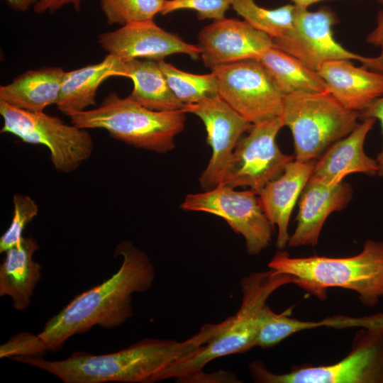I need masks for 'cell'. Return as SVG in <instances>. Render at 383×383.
Here are the masks:
<instances>
[{
	"mask_svg": "<svg viewBox=\"0 0 383 383\" xmlns=\"http://www.w3.org/2000/svg\"><path fill=\"white\" fill-rule=\"evenodd\" d=\"M115 256L123 258L118 270L110 278L74 297L45 323L38 334L21 333L0 347V357L43 356L59 350L76 334L94 326L113 328L133 315L132 296L152 287L155 270L148 255L130 241L118 243Z\"/></svg>",
	"mask_w": 383,
	"mask_h": 383,
	"instance_id": "obj_1",
	"label": "cell"
},
{
	"mask_svg": "<svg viewBox=\"0 0 383 383\" xmlns=\"http://www.w3.org/2000/svg\"><path fill=\"white\" fill-rule=\"evenodd\" d=\"M223 326L205 324L191 338H145L119 351L93 355L84 351L61 360H48L43 356H18L13 360L45 370L65 383H152L160 373L177 360L205 345Z\"/></svg>",
	"mask_w": 383,
	"mask_h": 383,
	"instance_id": "obj_2",
	"label": "cell"
},
{
	"mask_svg": "<svg viewBox=\"0 0 383 383\" xmlns=\"http://www.w3.org/2000/svg\"><path fill=\"white\" fill-rule=\"evenodd\" d=\"M268 266L292 275L296 285L321 300L329 287L355 291L360 302L370 308L383 299V241L368 240L359 254L348 257H292L279 250Z\"/></svg>",
	"mask_w": 383,
	"mask_h": 383,
	"instance_id": "obj_3",
	"label": "cell"
},
{
	"mask_svg": "<svg viewBox=\"0 0 383 383\" xmlns=\"http://www.w3.org/2000/svg\"><path fill=\"white\" fill-rule=\"evenodd\" d=\"M296 283L292 275L273 269L251 272L243 277L242 301L236 313L226 318L223 327L205 345L165 369L158 381L172 378L179 380L202 371L216 358L245 353L255 347L267 299L279 287Z\"/></svg>",
	"mask_w": 383,
	"mask_h": 383,
	"instance_id": "obj_4",
	"label": "cell"
},
{
	"mask_svg": "<svg viewBox=\"0 0 383 383\" xmlns=\"http://www.w3.org/2000/svg\"><path fill=\"white\" fill-rule=\"evenodd\" d=\"M184 110L155 111L131 95L121 98L111 91L99 106L68 116L70 123L84 129L107 131L115 139L133 147L167 153L175 146V138L184 128Z\"/></svg>",
	"mask_w": 383,
	"mask_h": 383,
	"instance_id": "obj_5",
	"label": "cell"
},
{
	"mask_svg": "<svg viewBox=\"0 0 383 383\" xmlns=\"http://www.w3.org/2000/svg\"><path fill=\"white\" fill-rule=\"evenodd\" d=\"M290 129L294 160H317L334 143L357 126L360 113L344 107L328 91L284 96L279 116Z\"/></svg>",
	"mask_w": 383,
	"mask_h": 383,
	"instance_id": "obj_6",
	"label": "cell"
},
{
	"mask_svg": "<svg viewBox=\"0 0 383 383\" xmlns=\"http://www.w3.org/2000/svg\"><path fill=\"white\" fill-rule=\"evenodd\" d=\"M252 380L260 383H383V326L362 328L350 352L328 365H304L275 374L260 360L249 365Z\"/></svg>",
	"mask_w": 383,
	"mask_h": 383,
	"instance_id": "obj_7",
	"label": "cell"
},
{
	"mask_svg": "<svg viewBox=\"0 0 383 383\" xmlns=\"http://www.w3.org/2000/svg\"><path fill=\"white\" fill-rule=\"evenodd\" d=\"M0 114L4 121L1 133L47 147L55 169L60 172L76 170L93 152L94 142L87 129L67 124L57 116L17 109L2 101Z\"/></svg>",
	"mask_w": 383,
	"mask_h": 383,
	"instance_id": "obj_8",
	"label": "cell"
},
{
	"mask_svg": "<svg viewBox=\"0 0 383 383\" xmlns=\"http://www.w3.org/2000/svg\"><path fill=\"white\" fill-rule=\"evenodd\" d=\"M338 22L336 14L328 6L310 11L308 8L296 6L292 28L284 35L272 38L273 45L315 71L325 62L348 60H357L370 70L383 72L382 54L362 56L348 50L335 40L332 27Z\"/></svg>",
	"mask_w": 383,
	"mask_h": 383,
	"instance_id": "obj_9",
	"label": "cell"
},
{
	"mask_svg": "<svg viewBox=\"0 0 383 383\" xmlns=\"http://www.w3.org/2000/svg\"><path fill=\"white\" fill-rule=\"evenodd\" d=\"M223 184L199 193L188 194L181 209L206 212L223 218L245 239L247 252L257 255L270 243L272 225L259 196L252 189L237 191Z\"/></svg>",
	"mask_w": 383,
	"mask_h": 383,
	"instance_id": "obj_10",
	"label": "cell"
},
{
	"mask_svg": "<svg viewBox=\"0 0 383 383\" xmlns=\"http://www.w3.org/2000/svg\"><path fill=\"white\" fill-rule=\"evenodd\" d=\"M284 126L279 116L253 124L249 134L237 143L220 184L249 187L257 192L279 177L294 155L283 153L276 143Z\"/></svg>",
	"mask_w": 383,
	"mask_h": 383,
	"instance_id": "obj_11",
	"label": "cell"
},
{
	"mask_svg": "<svg viewBox=\"0 0 383 383\" xmlns=\"http://www.w3.org/2000/svg\"><path fill=\"white\" fill-rule=\"evenodd\" d=\"M211 71L219 96L252 124L280 116L284 95L256 59L219 65Z\"/></svg>",
	"mask_w": 383,
	"mask_h": 383,
	"instance_id": "obj_12",
	"label": "cell"
},
{
	"mask_svg": "<svg viewBox=\"0 0 383 383\" xmlns=\"http://www.w3.org/2000/svg\"><path fill=\"white\" fill-rule=\"evenodd\" d=\"M198 116L204 123L211 156L199 179L201 188L218 186L233 150L243 133L252 125L243 118L219 95L186 105L183 109Z\"/></svg>",
	"mask_w": 383,
	"mask_h": 383,
	"instance_id": "obj_13",
	"label": "cell"
},
{
	"mask_svg": "<svg viewBox=\"0 0 383 383\" xmlns=\"http://www.w3.org/2000/svg\"><path fill=\"white\" fill-rule=\"evenodd\" d=\"M98 43L108 54L123 61L143 59L161 61L171 55L185 54L197 60V45L188 43L175 33L158 26L153 20L129 23L113 30L101 33Z\"/></svg>",
	"mask_w": 383,
	"mask_h": 383,
	"instance_id": "obj_14",
	"label": "cell"
},
{
	"mask_svg": "<svg viewBox=\"0 0 383 383\" xmlns=\"http://www.w3.org/2000/svg\"><path fill=\"white\" fill-rule=\"evenodd\" d=\"M204 65L215 67L248 59H257L274 46L272 38L245 20L224 18L213 21L198 34Z\"/></svg>",
	"mask_w": 383,
	"mask_h": 383,
	"instance_id": "obj_15",
	"label": "cell"
},
{
	"mask_svg": "<svg viewBox=\"0 0 383 383\" xmlns=\"http://www.w3.org/2000/svg\"><path fill=\"white\" fill-rule=\"evenodd\" d=\"M352 193L348 183L329 184L311 176L301 194L297 224L289 238V246L316 245L328 216L343 209L350 201Z\"/></svg>",
	"mask_w": 383,
	"mask_h": 383,
	"instance_id": "obj_16",
	"label": "cell"
},
{
	"mask_svg": "<svg viewBox=\"0 0 383 383\" xmlns=\"http://www.w3.org/2000/svg\"><path fill=\"white\" fill-rule=\"evenodd\" d=\"M316 160H293L283 173L258 192L261 205L271 224L277 226L276 246L282 250L288 244V227L293 208L311 177Z\"/></svg>",
	"mask_w": 383,
	"mask_h": 383,
	"instance_id": "obj_17",
	"label": "cell"
},
{
	"mask_svg": "<svg viewBox=\"0 0 383 383\" xmlns=\"http://www.w3.org/2000/svg\"><path fill=\"white\" fill-rule=\"evenodd\" d=\"M317 72L327 91L350 110L360 113L383 96V72L356 67L350 60L325 62Z\"/></svg>",
	"mask_w": 383,
	"mask_h": 383,
	"instance_id": "obj_18",
	"label": "cell"
},
{
	"mask_svg": "<svg viewBox=\"0 0 383 383\" xmlns=\"http://www.w3.org/2000/svg\"><path fill=\"white\" fill-rule=\"evenodd\" d=\"M376 119L367 118L345 138L331 145L316 161L311 177L329 184H336L352 173L377 174L378 165L366 155L364 143Z\"/></svg>",
	"mask_w": 383,
	"mask_h": 383,
	"instance_id": "obj_19",
	"label": "cell"
},
{
	"mask_svg": "<svg viewBox=\"0 0 383 383\" xmlns=\"http://www.w3.org/2000/svg\"><path fill=\"white\" fill-rule=\"evenodd\" d=\"M123 60L108 54L100 62L65 72L57 109L68 116L96 106L99 86L109 77H123Z\"/></svg>",
	"mask_w": 383,
	"mask_h": 383,
	"instance_id": "obj_20",
	"label": "cell"
},
{
	"mask_svg": "<svg viewBox=\"0 0 383 383\" xmlns=\"http://www.w3.org/2000/svg\"><path fill=\"white\" fill-rule=\"evenodd\" d=\"M38 247L32 237H23L6 252L0 266V296L11 297L16 310L23 311L30 305L41 277V266L33 260Z\"/></svg>",
	"mask_w": 383,
	"mask_h": 383,
	"instance_id": "obj_21",
	"label": "cell"
},
{
	"mask_svg": "<svg viewBox=\"0 0 383 383\" xmlns=\"http://www.w3.org/2000/svg\"><path fill=\"white\" fill-rule=\"evenodd\" d=\"M65 71L60 67H43L26 71L0 87V101L30 112H43L57 104Z\"/></svg>",
	"mask_w": 383,
	"mask_h": 383,
	"instance_id": "obj_22",
	"label": "cell"
},
{
	"mask_svg": "<svg viewBox=\"0 0 383 383\" xmlns=\"http://www.w3.org/2000/svg\"><path fill=\"white\" fill-rule=\"evenodd\" d=\"M290 311L291 309L282 313H276L267 304L265 305L256 338L255 347L259 346L262 348L273 347L298 331L319 326H325L340 328L383 326V313L360 318L336 316L323 319L321 321L310 322L290 318L289 316Z\"/></svg>",
	"mask_w": 383,
	"mask_h": 383,
	"instance_id": "obj_23",
	"label": "cell"
},
{
	"mask_svg": "<svg viewBox=\"0 0 383 383\" xmlns=\"http://www.w3.org/2000/svg\"><path fill=\"white\" fill-rule=\"evenodd\" d=\"M123 77L132 80L130 94L145 107L155 111L183 110L184 105L170 88L158 62L134 59L124 61Z\"/></svg>",
	"mask_w": 383,
	"mask_h": 383,
	"instance_id": "obj_24",
	"label": "cell"
},
{
	"mask_svg": "<svg viewBox=\"0 0 383 383\" xmlns=\"http://www.w3.org/2000/svg\"><path fill=\"white\" fill-rule=\"evenodd\" d=\"M256 60L284 96L327 91L326 84L317 71L274 46L265 50Z\"/></svg>",
	"mask_w": 383,
	"mask_h": 383,
	"instance_id": "obj_25",
	"label": "cell"
},
{
	"mask_svg": "<svg viewBox=\"0 0 383 383\" xmlns=\"http://www.w3.org/2000/svg\"><path fill=\"white\" fill-rule=\"evenodd\" d=\"M231 8L253 28L277 38L292 28L296 6L289 4L270 9L258 6L255 0H232Z\"/></svg>",
	"mask_w": 383,
	"mask_h": 383,
	"instance_id": "obj_26",
	"label": "cell"
},
{
	"mask_svg": "<svg viewBox=\"0 0 383 383\" xmlns=\"http://www.w3.org/2000/svg\"><path fill=\"white\" fill-rule=\"evenodd\" d=\"M158 63L170 88L184 105L219 95L217 81L211 72L196 74L182 71L165 60Z\"/></svg>",
	"mask_w": 383,
	"mask_h": 383,
	"instance_id": "obj_27",
	"label": "cell"
},
{
	"mask_svg": "<svg viewBox=\"0 0 383 383\" xmlns=\"http://www.w3.org/2000/svg\"><path fill=\"white\" fill-rule=\"evenodd\" d=\"M166 0H99L109 25L153 20L160 13Z\"/></svg>",
	"mask_w": 383,
	"mask_h": 383,
	"instance_id": "obj_28",
	"label": "cell"
},
{
	"mask_svg": "<svg viewBox=\"0 0 383 383\" xmlns=\"http://www.w3.org/2000/svg\"><path fill=\"white\" fill-rule=\"evenodd\" d=\"M13 214L9 228L0 238V252H6L23 238L26 226L38 215V206L30 196L16 194L13 197Z\"/></svg>",
	"mask_w": 383,
	"mask_h": 383,
	"instance_id": "obj_29",
	"label": "cell"
},
{
	"mask_svg": "<svg viewBox=\"0 0 383 383\" xmlns=\"http://www.w3.org/2000/svg\"><path fill=\"white\" fill-rule=\"evenodd\" d=\"M232 0H166L161 15L179 10H192L196 12L199 20L217 21L224 18L231 7Z\"/></svg>",
	"mask_w": 383,
	"mask_h": 383,
	"instance_id": "obj_30",
	"label": "cell"
},
{
	"mask_svg": "<svg viewBox=\"0 0 383 383\" xmlns=\"http://www.w3.org/2000/svg\"><path fill=\"white\" fill-rule=\"evenodd\" d=\"M360 118L362 119L373 118L379 120L383 136V96L374 101L365 110L360 112ZM376 160L378 165L377 174L383 177V144L382 150L378 153Z\"/></svg>",
	"mask_w": 383,
	"mask_h": 383,
	"instance_id": "obj_31",
	"label": "cell"
},
{
	"mask_svg": "<svg viewBox=\"0 0 383 383\" xmlns=\"http://www.w3.org/2000/svg\"><path fill=\"white\" fill-rule=\"evenodd\" d=\"M234 374L226 371L206 374L202 371L177 380L179 382H238Z\"/></svg>",
	"mask_w": 383,
	"mask_h": 383,
	"instance_id": "obj_32",
	"label": "cell"
},
{
	"mask_svg": "<svg viewBox=\"0 0 383 383\" xmlns=\"http://www.w3.org/2000/svg\"><path fill=\"white\" fill-rule=\"evenodd\" d=\"M82 1L83 0H36L33 9L36 13H43L45 12L53 13L66 5L72 4L74 10L79 11Z\"/></svg>",
	"mask_w": 383,
	"mask_h": 383,
	"instance_id": "obj_33",
	"label": "cell"
},
{
	"mask_svg": "<svg viewBox=\"0 0 383 383\" xmlns=\"http://www.w3.org/2000/svg\"><path fill=\"white\" fill-rule=\"evenodd\" d=\"M367 42L381 48L383 55V11L378 13L377 26L367 36Z\"/></svg>",
	"mask_w": 383,
	"mask_h": 383,
	"instance_id": "obj_34",
	"label": "cell"
},
{
	"mask_svg": "<svg viewBox=\"0 0 383 383\" xmlns=\"http://www.w3.org/2000/svg\"><path fill=\"white\" fill-rule=\"evenodd\" d=\"M9 6L13 10L24 12L36 2V0H6Z\"/></svg>",
	"mask_w": 383,
	"mask_h": 383,
	"instance_id": "obj_35",
	"label": "cell"
},
{
	"mask_svg": "<svg viewBox=\"0 0 383 383\" xmlns=\"http://www.w3.org/2000/svg\"><path fill=\"white\" fill-rule=\"evenodd\" d=\"M292 2L299 7L308 8L309 6L326 0H291Z\"/></svg>",
	"mask_w": 383,
	"mask_h": 383,
	"instance_id": "obj_36",
	"label": "cell"
},
{
	"mask_svg": "<svg viewBox=\"0 0 383 383\" xmlns=\"http://www.w3.org/2000/svg\"><path fill=\"white\" fill-rule=\"evenodd\" d=\"M379 3L383 4V0H377Z\"/></svg>",
	"mask_w": 383,
	"mask_h": 383,
	"instance_id": "obj_37",
	"label": "cell"
}]
</instances>
